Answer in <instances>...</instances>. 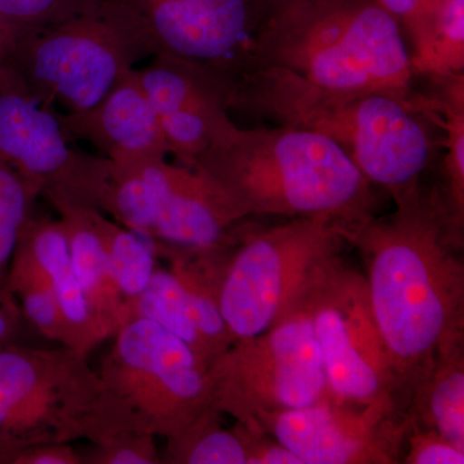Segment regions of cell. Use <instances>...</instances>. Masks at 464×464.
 Wrapping results in <instances>:
<instances>
[{"mask_svg":"<svg viewBox=\"0 0 464 464\" xmlns=\"http://www.w3.org/2000/svg\"><path fill=\"white\" fill-rule=\"evenodd\" d=\"M395 210L348 235L365 268L369 298L402 411L442 347L464 341V226L439 190L395 195Z\"/></svg>","mask_w":464,"mask_h":464,"instance_id":"1","label":"cell"},{"mask_svg":"<svg viewBox=\"0 0 464 464\" xmlns=\"http://www.w3.org/2000/svg\"><path fill=\"white\" fill-rule=\"evenodd\" d=\"M192 167L215 179L248 218L325 215L348 237L377 215L374 186L337 143L314 130L237 128Z\"/></svg>","mask_w":464,"mask_h":464,"instance_id":"2","label":"cell"},{"mask_svg":"<svg viewBox=\"0 0 464 464\" xmlns=\"http://www.w3.org/2000/svg\"><path fill=\"white\" fill-rule=\"evenodd\" d=\"M258 69L337 94L409 96L415 75L401 27L375 0L274 3L256 44Z\"/></svg>","mask_w":464,"mask_h":464,"instance_id":"3","label":"cell"},{"mask_svg":"<svg viewBox=\"0 0 464 464\" xmlns=\"http://www.w3.org/2000/svg\"><path fill=\"white\" fill-rule=\"evenodd\" d=\"M249 108L285 127L328 137L373 186L391 197L411 190L433 155L429 128L409 96L390 92L337 94L311 90L268 69L246 75L231 108Z\"/></svg>","mask_w":464,"mask_h":464,"instance_id":"4","label":"cell"},{"mask_svg":"<svg viewBox=\"0 0 464 464\" xmlns=\"http://www.w3.org/2000/svg\"><path fill=\"white\" fill-rule=\"evenodd\" d=\"M114 337L99 371L94 441L121 431L174 438L212 408L207 371L185 342L142 317Z\"/></svg>","mask_w":464,"mask_h":464,"instance_id":"5","label":"cell"},{"mask_svg":"<svg viewBox=\"0 0 464 464\" xmlns=\"http://www.w3.org/2000/svg\"><path fill=\"white\" fill-rule=\"evenodd\" d=\"M148 56L116 0H91L18 39L0 63L47 108L65 114L100 102Z\"/></svg>","mask_w":464,"mask_h":464,"instance_id":"6","label":"cell"},{"mask_svg":"<svg viewBox=\"0 0 464 464\" xmlns=\"http://www.w3.org/2000/svg\"><path fill=\"white\" fill-rule=\"evenodd\" d=\"M347 243L343 226L325 215L295 217L268 228L244 224L217 279V304L234 337L271 328L311 271Z\"/></svg>","mask_w":464,"mask_h":464,"instance_id":"7","label":"cell"},{"mask_svg":"<svg viewBox=\"0 0 464 464\" xmlns=\"http://www.w3.org/2000/svg\"><path fill=\"white\" fill-rule=\"evenodd\" d=\"M111 164L100 210L164 246L212 250L230 246L248 219L206 172L168 158Z\"/></svg>","mask_w":464,"mask_h":464,"instance_id":"8","label":"cell"},{"mask_svg":"<svg viewBox=\"0 0 464 464\" xmlns=\"http://www.w3.org/2000/svg\"><path fill=\"white\" fill-rule=\"evenodd\" d=\"M322 353L329 395L405 413L369 298L364 274L341 253L324 259L295 295Z\"/></svg>","mask_w":464,"mask_h":464,"instance_id":"9","label":"cell"},{"mask_svg":"<svg viewBox=\"0 0 464 464\" xmlns=\"http://www.w3.org/2000/svg\"><path fill=\"white\" fill-rule=\"evenodd\" d=\"M212 408L246 423L258 411H288L329 395L306 310L293 298L267 331L240 338L207 372Z\"/></svg>","mask_w":464,"mask_h":464,"instance_id":"10","label":"cell"},{"mask_svg":"<svg viewBox=\"0 0 464 464\" xmlns=\"http://www.w3.org/2000/svg\"><path fill=\"white\" fill-rule=\"evenodd\" d=\"M148 56L198 67L231 92L252 72L267 0H116Z\"/></svg>","mask_w":464,"mask_h":464,"instance_id":"11","label":"cell"},{"mask_svg":"<svg viewBox=\"0 0 464 464\" xmlns=\"http://www.w3.org/2000/svg\"><path fill=\"white\" fill-rule=\"evenodd\" d=\"M0 160L52 206L78 204L100 209L110 160L72 148L56 110L39 102L0 67Z\"/></svg>","mask_w":464,"mask_h":464,"instance_id":"12","label":"cell"},{"mask_svg":"<svg viewBox=\"0 0 464 464\" xmlns=\"http://www.w3.org/2000/svg\"><path fill=\"white\" fill-rule=\"evenodd\" d=\"M244 424L273 436L302 464L400 463L411 429L408 414L331 395L304 408L258 411Z\"/></svg>","mask_w":464,"mask_h":464,"instance_id":"13","label":"cell"},{"mask_svg":"<svg viewBox=\"0 0 464 464\" xmlns=\"http://www.w3.org/2000/svg\"><path fill=\"white\" fill-rule=\"evenodd\" d=\"M169 268L157 267L136 298L125 301V323L136 317L163 326L191 348L208 372L237 341L217 304L222 253L159 244Z\"/></svg>","mask_w":464,"mask_h":464,"instance_id":"14","label":"cell"},{"mask_svg":"<svg viewBox=\"0 0 464 464\" xmlns=\"http://www.w3.org/2000/svg\"><path fill=\"white\" fill-rule=\"evenodd\" d=\"M163 130L169 155L186 166L224 140L232 123L231 92L222 82L198 67L167 56H154L136 69Z\"/></svg>","mask_w":464,"mask_h":464,"instance_id":"15","label":"cell"},{"mask_svg":"<svg viewBox=\"0 0 464 464\" xmlns=\"http://www.w3.org/2000/svg\"><path fill=\"white\" fill-rule=\"evenodd\" d=\"M70 141H85L112 164L168 158L157 112L143 90L136 67L93 108L58 114Z\"/></svg>","mask_w":464,"mask_h":464,"instance_id":"16","label":"cell"},{"mask_svg":"<svg viewBox=\"0 0 464 464\" xmlns=\"http://www.w3.org/2000/svg\"><path fill=\"white\" fill-rule=\"evenodd\" d=\"M65 228L72 265L101 342L114 337L125 324V299L116 285L108 253L94 227L93 207L56 204Z\"/></svg>","mask_w":464,"mask_h":464,"instance_id":"17","label":"cell"},{"mask_svg":"<svg viewBox=\"0 0 464 464\" xmlns=\"http://www.w3.org/2000/svg\"><path fill=\"white\" fill-rule=\"evenodd\" d=\"M50 276L54 297L69 329L72 348L87 353L101 343L83 289L76 277L69 241L61 219H27L20 239Z\"/></svg>","mask_w":464,"mask_h":464,"instance_id":"18","label":"cell"},{"mask_svg":"<svg viewBox=\"0 0 464 464\" xmlns=\"http://www.w3.org/2000/svg\"><path fill=\"white\" fill-rule=\"evenodd\" d=\"M406 414L464 450V341L441 348L415 387Z\"/></svg>","mask_w":464,"mask_h":464,"instance_id":"19","label":"cell"},{"mask_svg":"<svg viewBox=\"0 0 464 464\" xmlns=\"http://www.w3.org/2000/svg\"><path fill=\"white\" fill-rule=\"evenodd\" d=\"M411 43L415 75L439 82L464 74V0H439Z\"/></svg>","mask_w":464,"mask_h":464,"instance_id":"20","label":"cell"},{"mask_svg":"<svg viewBox=\"0 0 464 464\" xmlns=\"http://www.w3.org/2000/svg\"><path fill=\"white\" fill-rule=\"evenodd\" d=\"M5 284L20 301L23 315L36 331L48 340L72 348L69 329L54 297L50 276L21 241L12 256Z\"/></svg>","mask_w":464,"mask_h":464,"instance_id":"21","label":"cell"},{"mask_svg":"<svg viewBox=\"0 0 464 464\" xmlns=\"http://www.w3.org/2000/svg\"><path fill=\"white\" fill-rule=\"evenodd\" d=\"M92 219L108 253L110 268L125 301L146 289L157 270L158 241L111 221L105 213L92 208Z\"/></svg>","mask_w":464,"mask_h":464,"instance_id":"22","label":"cell"},{"mask_svg":"<svg viewBox=\"0 0 464 464\" xmlns=\"http://www.w3.org/2000/svg\"><path fill=\"white\" fill-rule=\"evenodd\" d=\"M436 83L441 88L438 99L422 103L439 112L436 121L445 132L444 182L439 192L454 219L464 226V74Z\"/></svg>","mask_w":464,"mask_h":464,"instance_id":"23","label":"cell"},{"mask_svg":"<svg viewBox=\"0 0 464 464\" xmlns=\"http://www.w3.org/2000/svg\"><path fill=\"white\" fill-rule=\"evenodd\" d=\"M222 415L210 408L185 431L167 439L161 463L246 464L243 442L234 430L222 427Z\"/></svg>","mask_w":464,"mask_h":464,"instance_id":"24","label":"cell"},{"mask_svg":"<svg viewBox=\"0 0 464 464\" xmlns=\"http://www.w3.org/2000/svg\"><path fill=\"white\" fill-rule=\"evenodd\" d=\"M74 348L35 350L9 344L0 348V431L9 415Z\"/></svg>","mask_w":464,"mask_h":464,"instance_id":"25","label":"cell"},{"mask_svg":"<svg viewBox=\"0 0 464 464\" xmlns=\"http://www.w3.org/2000/svg\"><path fill=\"white\" fill-rule=\"evenodd\" d=\"M34 190L14 169L0 160V282H5L12 256L16 249L21 231L32 217Z\"/></svg>","mask_w":464,"mask_h":464,"instance_id":"26","label":"cell"},{"mask_svg":"<svg viewBox=\"0 0 464 464\" xmlns=\"http://www.w3.org/2000/svg\"><path fill=\"white\" fill-rule=\"evenodd\" d=\"M91 0H0V63L26 34L84 7Z\"/></svg>","mask_w":464,"mask_h":464,"instance_id":"27","label":"cell"},{"mask_svg":"<svg viewBox=\"0 0 464 464\" xmlns=\"http://www.w3.org/2000/svg\"><path fill=\"white\" fill-rule=\"evenodd\" d=\"M87 464L161 463L155 436L137 431H121L103 436L83 456Z\"/></svg>","mask_w":464,"mask_h":464,"instance_id":"28","label":"cell"},{"mask_svg":"<svg viewBox=\"0 0 464 464\" xmlns=\"http://www.w3.org/2000/svg\"><path fill=\"white\" fill-rule=\"evenodd\" d=\"M411 420V418H409ZM406 453L400 463L405 464H463L464 450L454 447L447 439L431 429L417 426L411 420L406 435Z\"/></svg>","mask_w":464,"mask_h":464,"instance_id":"29","label":"cell"},{"mask_svg":"<svg viewBox=\"0 0 464 464\" xmlns=\"http://www.w3.org/2000/svg\"><path fill=\"white\" fill-rule=\"evenodd\" d=\"M232 430L243 442L246 464H302L297 456L258 427L237 422Z\"/></svg>","mask_w":464,"mask_h":464,"instance_id":"30","label":"cell"},{"mask_svg":"<svg viewBox=\"0 0 464 464\" xmlns=\"http://www.w3.org/2000/svg\"><path fill=\"white\" fill-rule=\"evenodd\" d=\"M387 14L395 18L409 41L417 35L439 0H375Z\"/></svg>","mask_w":464,"mask_h":464,"instance_id":"31","label":"cell"},{"mask_svg":"<svg viewBox=\"0 0 464 464\" xmlns=\"http://www.w3.org/2000/svg\"><path fill=\"white\" fill-rule=\"evenodd\" d=\"M12 464H84V460L67 442H44L21 448Z\"/></svg>","mask_w":464,"mask_h":464,"instance_id":"32","label":"cell"},{"mask_svg":"<svg viewBox=\"0 0 464 464\" xmlns=\"http://www.w3.org/2000/svg\"><path fill=\"white\" fill-rule=\"evenodd\" d=\"M23 311L18 306L16 297L7 289L5 283L0 282V348L9 346L18 325H20Z\"/></svg>","mask_w":464,"mask_h":464,"instance_id":"33","label":"cell"},{"mask_svg":"<svg viewBox=\"0 0 464 464\" xmlns=\"http://www.w3.org/2000/svg\"><path fill=\"white\" fill-rule=\"evenodd\" d=\"M267 2H268V5H270V7H271V5H273L274 3L280 2V0H267Z\"/></svg>","mask_w":464,"mask_h":464,"instance_id":"34","label":"cell"}]
</instances>
